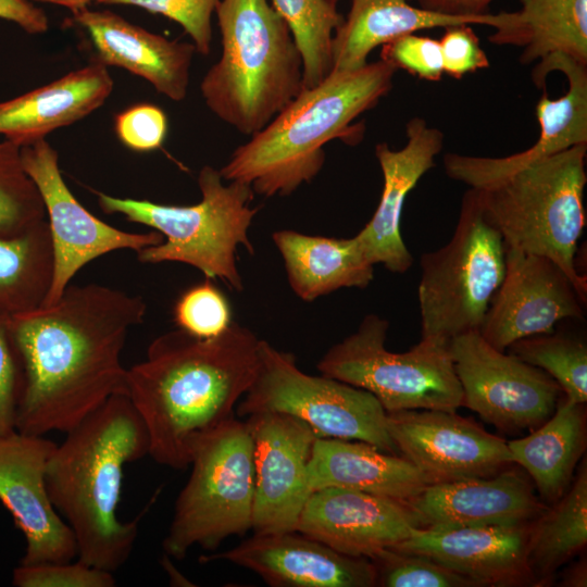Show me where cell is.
Segmentation results:
<instances>
[{
    "label": "cell",
    "mask_w": 587,
    "mask_h": 587,
    "mask_svg": "<svg viewBox=\"0 0 587 587\" xmlns=\"http://www.w3.org/2000/svg\"><path fill=\"white\" fill-rule=\"evenodd\" d=\"M146 312L140 296L87 284L70 285L57 302L12 317L24 369L16 430L66 433L125 394L122 351Z\"/></svg>",
    "instance_id": "6da1fadb"
},
{
    "label": "cell",
    "mask_w": 587,
    "mask_h": 587,
    "mask_svg": "<svg viewBox=\"0 0 587 587\" xmlns=\"http://www.w3.org/2000/svg\"><path fill=\"white\" fill-rule=\"evenodd\" d=\"M259 342L236 322L212 338L177 327L153 339L145 360L126 370L125 395L157 463L185 470L201 439L234 417L254 379Z\"/></svg>",
    "instance_id": "7a4b0ae2"
},
{
    "label": "cell",
    "mask_w": 587,
    "mask_h": 587,
    "mask_svg": "<svg viewBox=\"0 0 587 587\" xmlns=\"http://www.w3.org/2000/svg\"><path fill=\"white\" fill-rule=\"evenodd\" d=\"M146 455L148 433L125 394L111 397L55 445L47 489L75 537L77 560L112 573L128 560L139 517L124 522L117 516L123 473Z\"/></svg>",
    "instance_id": "3957f363"
},
{
    "label": "cell",
    "mask_w": 587,
    "mask_h": 587,
    "mask_svg": "<svg viewBox=\"0 0 587 587\" xmlns=\"http://www.w3.org/2000/svg\"><path fill=\"white\" fill-rule=\"evenodd\" d=\"M397 71L379 59L353 71L330 72L238 146L220 168L222 177L248 184L266 198L291 195L320 173L327 142L361 141L364 123L353 121L388 95Z\"/></svg>",
    "instance_id": "277c9868"
},
{
    "label": "cell",
    "mask_w": 587,
    "mask_h": 587,
    "mask_svg": "<svg viewBox=\"0 0 587 587\" xmlns=\"http://www.w3.org/2000/svg\"><path fill=\"white\" fill-rule=\"evenodd\" d=\"M214 12L222 53L201 95L221 121L252 136L303 89L301 54L268 0H218Z\"/></svg>",
    "instance_id": "5b68a950"
},
{
    "label": "cell",
    "mask_w": 587,
    "mask_h": 587,
    "mask_svg": "<svg viewBox=\"0 0 587 587\" xmlns=\"http://www.w3.org/2000/svg\"><path fill=\"white\" fill-rule=\"evenodd\" d=\"M200 202L168 205L149 200L117 198L96 191L99 208L107 214H121L129 222L159 232L163 241L137 251L142 263L179 262L208 278H218L232 290L243 289L236 263L238 246L249 253L254 247L248 236L259 211L251 202L254 191L248 184H224L220 170L204 165L198 175Z\"/></svg>",
    "instance_id": "8992f818"
},
{
    "label": "cell",
    "mask_w": 587,
    "mask_h": 587,
    "mask_svg": "<svg viewBox=\"0 0 587 587\" xmlns=\"http://www.w3.org/2000/svg\"><path fill=\"white\" fill-rule=\"evenodd\" d=\"M586 155L587 143L577 145L475 190L505 247L550 259L587 301V277L576 266L586 226Z\"/></svg>",
    "instance_id": "52a82bcc"
},
{
    "label": "cell",
    "mask_w": 587,
    "mask_h": 587,
    "mask_svg": "<svg viewBox=\"0 0 587 587\" xmlns=\"http://www.w3.org/2000/svg\"><path fill=\"white\" fill-rule=\"evenodd\" d=\"M422 337L446 340L480 329L505 272V243L473 188L463 195L454 233L421 257Z\"/></svg>",
    "instance_id": "ba28073f"
},
{
    "label": "cell",
    "mask_w": 587,
    "mask_h": 587,
    "mask_svg": "<svg viewBox=\"0 0 587 587\" xmlns=\"http://www.w3.org/2000/svg\"><path fill=\"white\" fill-rule=\"evenodd\" d=\"M189 466L162 542L176 560L196 546L214 550L252 528L253 442L246 421L233 417L203 437Z\"/></svg>",
    "instance_id": "9c48e42d"
},
{
    "label": "cell",
    "mask_w": 587,
    "mask_h": 587,
    "mask_svg": "<svg viewBox=\"0 0 587 587\" xmlns=\"http://www.w3.org/2000/svg\"><path fill=\"white\" fill-rule=\"evenodd\" d=\"M388 327L387 320L367 314L353 334L328 349L317 370L371 392L387 413L460 408L463 392L449 341L422 337L410 350L392 352L385 346Z\"/></svg>",
    "instance_id": "30bf717a"
},
{
    "label": "cell",
    "mask_w": 587,
    "mask_h": 587,
    "mask_svg": "<svg viewBox=\"0 0 587 587\" xmlns=\"http://www.w3.org/2000/svg\"><path fill=\"white\" fill-rule=\"evenodd\" d=\"M237 415L279 412L308 424L317 437L359 440L382 451L398 450L387 428V412L371 392L338 379L302 372L296 357L260 339L258 367L237 404Z\"/></svg>",
    "instance_id": "8fae6325"
},
{
    "label": "cell",
    "mask_w": 587,
    "mask_h": 587,
    "mask_svg": "<svg viewBox=\"0 0 587 587\" xmlns=\"http://www.w3.org/2000/svg\"><path fill=\"white\" fill-rule=\"evenodd\" d=\"M462 405L501 429H535L554 412L562 390L542 370L504 353L478 330L449 340Z\"/></svg>",
    "instance_id": "7c38bea8"
},
{
    "label": "cell",
    "mask_w": 587,
    "mask_h": 587,
    "mask_svg": "<svg viewBox=\"0 0 587 587\" xmlns=\"http://www.w3.org/2000/svg\"><path fill=\"white\" fill-rule=\"evenodd\" d=\"M21 159L41 195L51 236L53 275L42 307L57 302L78 271L95 259L122 249L137 252L163 241L157 230L124 232L86 210L65 184L58 152L46 139L22 147Z\"/></svg>",
    "instance_id": "4fadbf2b"
},
{
    "label": "cell",
    "mask_w": 587,
    "mask_h": 587,
    "mask_svg": "<svg viewBox=\"0 0 587 587\" xmlns=\"http://www.w3.org/2000/svg\"><path fill=\"white\" fill-rule=\"evenodd\" d=\"M387 428L397 450L429 485L489 477L514 463L504 439L455 411L387 413Z\"/></svg>",
    "instance_id": "5bb4252c"
},
{
    "label": "cell",
    "mask_w": 587,
    "mask_h": 587,
    "mask_svg": "<svg viewBox=\"0 0 587 587\" xmlns=\"http://www.w3.org/2000/svg\"><path fill=\"white\" fill-rule=\"evenodd\" d=\"M554 71L566 77L567 90L558 99L544 92L538 100L540 134L529 148L498 158L446 153V174L470 188L484 189L535 162L587 143V65L561 53L552 54L537 62L532 71L533 83L544 88L547 75Z\"/></svg>",
    "instance_id": "9a60e30c"
},
{
    "label": "cell",
    "mask_w": 587,
    "mask_h": 587,
    "mask_svg": "<svg viewBox=\"0 0 587 587\" xmlns=\"http://www.w3.org/2000/svg\"><path fill=\"white\" fill-rule=\"evenodd\" d=\"M253 442L254 534L296 530L312 494L309 464L317 438L303 421L279 412L248 415Z\"/></svg>",
    "instance_id": "2e32d148"
},
{
    "label": "cell",
    "mask_w": 587,
    "mask_h": 587,
    "mask_svg": "<svg viewBox=\"0 0 587 587\" xmlns=\"http://www.w3.org/2000/svg\"><path fill=\"white\" fill-rule=\"evenodd\" d=\"M584 300L550 259L505 247V272L479 333L504 351L519 339L554 332L564 320H584Z\"/></svg>",
    "instance_id": "e0dca14e"
},
{
    "label": "cell",
    "mask_w": 587,
    "mask_h": 587,
    "mask_svg": "<svg viewBox=\"0 0 587 587\" xmlns=\"http://www.w3.org/2000/svg\"><path fill=\"white\" fill-rule=\"evenodd\" d=\"M55 445L46 436L17 430L0 436V502L26 541L20 564L77 558L75 537L47 489V463Z\"/></svg>",
    "instance_id": "ac0fdd59"
},
{
    "label": "cell",
    "mask_w": 587,
    "mask_h": 587,
    "mask_svg": "<svg viewBox=\"0 0 587 587\" xmlns=\"http://www.w3.org/2000/svg\"><path fill=\"white\" fill-rule=\"evenodd\" d=\"M420 524L404 501L326 487L307 500L296 530L350 557L372 560L394 549Z\"/></svg>",
    "instance_id": "d6986e66"
},
{
    "label": "cell",
    "mask_w": 587,
    "mask_h": 587,
    "mask_svg": "<svg viewBox=\"0 0 587 587\" xmlns=\"http://www.w3.org/2000/svg\"><path fill=\"white\" fill-rule=\"evenodd\" d=\"M252 571L273 587H372L376 569L366 558L342 554L297 530L254 534L236 547L201 555Z\"/></svg>",
    "instance_id": "ffe728a7"
},
{
    "label": "cell",
    "mask_w": 587,
    "mask_h": 587,
    "mask_svg": "<svg viewBox=\"0 0 587 587\" xmlns=\"http://www.w3.org/2000/svg\"><path fill=\"white\" fill-rule=\"evenodd\" d=\"M407 142L391 149L386 142L375 147V157L383 174V191L378 205L364 227L355 235L369 260L383 264L392 273H405L413 257L401 235V215L405 199L424 174L435 166V158L444 148L445 135L420 116L405 125Z\"/></svg>",
    "instance_id": "44dd1931"
},
{
    "label": "cell",
    "mask_w": 587,
    "mask_h": 587,
    "mask_svg": "<svg viewBox=\"0 0 587 587\" xmlns=\"http://www.w3.org/2000/svg\"><path fill=\"white\" fill-rule=\"evenodd\" d=\"M530 523L414 527L394 549L427 557L477 586H512L535 578L528 564Z\"/></svg>",
    "instance_id": "7402d4cb"
},
{
    "label": "cell",
    "mask_w": 587,
    "mask_h": 587,
    "mask_svg": "<svg viewBox=\"0 0 587 587\" xmlns=\"http://www.w3.org/2000/svg\"><path fill=\"white\" fill-rule=\"evenodd\" d=\"M420 527L514 525L534 522L548 507L521 471L428 485L404 501Z\"/></svg>",
    "instance_id": "603a6c76"
},
{
    "label": "cell",
    "mask_w": 587,
    "mask_h": 587,
    "mask_svg": "<svg viewBox=\"0 0 587 587\" xmlns=\"http://www.w3.org/2000/svg\"><path fill=\"white\" fill-rule=\"evenodd\" d=\"M73 21L89 34L96 61L145 78L173 101L186 98L193 43L150 33L108 10L84 9L73 13Z\"/></svg>",
    "instance_id": "cb8c5ba5"
},
{
    "label": "cell",
    "mask_w": 587,
    "mask_h": 587,
    "mask_svg": "<svg viewBox=\"0 0 587 587\" xmlns=\"http://www.w3.org/2000/svg\"><path fill=\"white\" fill-rule=\"evenodd\" d=\"M113 85L108 66L93 60L42 87L1 101L0 135L21 148L46 139L99 109Z\"/></svg>",
    "instance_id": "d4e9b609"
},
{
    "label": "cell",
    "mask_w": 587,
    "mask_h": 587,
    "mask_svg": "<svg viewBox=\"0 0 587 587\" xmlns=\"http://www.w3.org/2000/svg\"><path fill=\"white\" fill-rule=\"evenodd\" d=\"M312 492L326 487L364 491L408 501L428 485L404 457L364 441L317 437L309 464Z\"/></svg>",
    "instance_id": "484cf974"
},
{
    "label": "cell",
    "mask_w": 587,
    "mask_h": 587,
    "mask_svg": "<svg viewBox=\"0 0 587 587\" xmlns=\"http://www.w3.org/2000/svg\"><path fill=\"white\" fill-rule=\"evenodd\" d=\"M503 21L504 11L478 16H455L414 7L408 0H351L348 15L333 37L332 72L362 67L375 48L417 30L460 24L484 25L496 29Z\"/></svg>",
    "instance_id": "4316f807"
},
{
    "label": "cell",
    "mask_w": 587,
    "mask_h": 587,
    "mask_svg": "<svg viewBox=\"0 0 587 587\" xmlns=\"http://www.w3.org/2000/svg\"><path fill=\"white\" fill-rule=\"evenodd\" d=\"M272 239L290 288L304 301L340 288H365L374 278V264L357 236L334 238L283 229L274 232Z\"/></svg>",
    "instance_id": "83f0119b"
},
{
    "label": "cell",
    "mask_w": 587,
    "mask_h": 587,
    "mask_svg": "<svg viewBox=\"0 0 587 587\" xmlns=\"http://www.w3.org/2000/svg\"><path fill=\"white\" fill-rule=\"evenodd\" d=\"M488 40L522 49L524 65L561 53L587 65V0H520Z\"/></svg>",
    "instance_id": "f1b7e54d"
},
{
    "label": "cell",
    "mask_w": 587,
    "mask_h": 587,
    "mask_svg": "<svg viewBox=\"0 0 587 587\" xmlns=\"http://www.w3.org/2000/svg\"><path fill=\"white\" fill-rule=\"evenodd\" d=\"M513 462L532 477L547 501L559 500L572 482L586 446L584 404L559 400L552 415L530 435L507 441Z\"/></svg>",
    "instance_id": "f546056e"
},
{
    "label": "cell",
    "mask_w": 587,
    "mask_h": 587,
    "mask_svg": "<svg viewBox=\"0 0 587 587\" xmlns=\"http://www.w3.org/2000/svg\"><path fill=\"white\" fill-rule=\"evenodd\" d=\"M52 275L47 220L23 235L0 237V314L14 317L41 308Z\"/></svg>",
    "instance_id": "4dcf8cb0"
},
{
    "label": "cell",
    "mask_w": 587,
    "mask_h": 587,
    "mask_svg": "<svg viewBox=\"0 0 587 587\" xmlns=\"http://www.w3.org/2000/svg\"><path fill=\"white\" fill-rule=\"evenodd\" d=\"M529 526L528 564L534 578L548 579L587 542V467L582 464L573 485Z\"/></svg>",
    "instance_id": "1f68e13d"
},
{
    "label": "cell",
    "mask_w": 587,
    "mask_h": 587,
    "mask_svg": "<svg viewBox=\"0 0 587 587\" xmlns=\"http://www.w3.org/2000/svg\"><path fill=\"white\" fill-rule=\"evenodd\" d=\"M287 23L302 59V86L322 83L333 68V37L344 21L326 0H272Z\"/></svg>",
    "instance_id": "d6a6232c"
},
{
    "label": "cell",
    "mask_w": 587,
    "mask_h": 587,
    "mask_svg": "<svg viewBox=\"0 0 587 587\" xmlns=\"http://www.w3.org/2000/svg\"><path fill=\"white\" fill-rule=\"evenodd\" d=\"M508 350L551 376L566 399L586 403L587 346L582 338L552 332L519 339Z\"/></svg>",
    "instance_id": "836d02e7"
},
{
    "label": "cell",
    "mask_w": 587,
    "mask_h": 587,
    "mask_svg": "<svg viewBox=\"0 0 587 587\" xmlns=\"http://www.w3.org/2000/svg\"><path fill=\"white\" fill-rule=\"evenodd\" d=\"M47 220L41 195L26 173L21 147L0 142V237L23 235Z\"/></svg>",
    "instance_id": "e575fe53"
},
{
    "label": "cell",
    "mask_w": 587,
    "mask_h": 587,
    "mask_svg": "<svg viewBox=\"0 0 587 587\" xmlns=\"http://www.w3.org/2000/svg\"><path fill=\"white\" fill-rule=\"evenodd\" d=\"M376 569V586L385 587H474L472 579L411 552L386 549L372 560Z\"/></svg>",
    "instance_id": "d590c367"
},
{
    "label": "cell",
    "mask_w": 587,
    "mask_h": 587,
    "mask_svg": "<svg viewBox=\"0 0 587 587\" xmlns=\"http://www.w3.org/2000/svg\"><path fill=\"white\" fill-rule=\"evenodd\" d=\"M173 315L178 328L199 338L216 337L233 322L226 297L209 279L184 291Z\"/></svg>",
    "instance_id": "8d00e7d4"
},
{
    "label": "cell",
    "mask_w": 587,
    "mask_h": 587,
    "mask_svg": "<svg viewBox=\"0 0 587 587\" xmlns=\"http://www.w3.org/2000/svg\"><path fill=\"white\" fill-rule=\"evenodd\" d=\"M16 587H114L112 572L88 565L76 559L68 562L20 564L13 570Z\"/></svg>",
    "instance_id": "74e56055"
},
{
    "label": "cell",
    "mask_w": 587,
    "mask_h": 587,
    "mask_svg": "<svg viewBox=\"0 0 587 587\" xmlns=\"http://www.w3.org/2000/svg\"><path fill=\"white\" fill-rule=\"evenodd\" d=\"M101 4L135 5L153 14H161L176 23L192 39L196 52L211 51V17L218 0H96Z\"/></svg>",
    "instance_id": "f35d334b"
},
{
    "label": "cell",
    "mask_w": 587,
    "mask_h": 587,
    "mask_svg": "<svg viewBox=\"0 0 587 587\" xmlns=\"http://www.w3.org/2000/svg\"><path fill=\"white\" fill-rule=\"evenodd\" d=\"M24 369L12 329V317L0 314V436L16 430Z\"/></svg>",
    "instance_id": "ab89813d"
},
{
    "label": "cell",
    "mask_w": 587,
    "mask_h": 587,
    "mask_svg": "<svg viewBox=\"0 0 587 587\" xmlns=\"http://www.w3.org/2000/svg\"><path fill=\"white\" fill-rule=\"evenodd\" d=\"M380 60L428 82L440 80L444 74L439 40L408 34L382 46Z\"/></svg>",
    "instance_id": "60d3db41"
},
{
    "label": "cell",
    "mask_w": 587,
    "mask_h": 587,
    "mask_svg": "<svg viewBox=\"0 0 587 587\" xmlns=\"http://www.w3.org/2000/svg\"><path fill=\"white\" fill-rule=\"evenodd\" d=\"M115 133L129 149L152 151L162 146L167 133L164 111L149 103L133 105L115 116Z\"/></svg>",
    "instance_id": "b9f144b4"
},
{
    "label": "cell",
    "mask_w": 587,
    "mask_h": 587,
    "mask_svg": "<svg viewBox=\"0 0 587 587\" xmlns=\"http://www.w3.org/2000/svg\"><path fill=\"white\" fill-rule=\"evenodd\" d=\"M439 45L442 54L444 74L461 79L464 75L487 68L489 60L480 46L478 36L470 24L448 26Z\"/></svg>",
    "instance_id": "7bdbcfd3"
},
{
    "label": "cell",
    "mask_w": 587,
    "mask_h": 587,
    "mask_svg": "<svg viewBox=\"0 0 587 587\" xmlns=\"http://www.w3.org/2000/svg\"><path fill=\"white\" fill-rule=\"evenodd\" d=\"M0 18L13 22L34 35L46 33L49 27L43 10L29 0H0Z\"/></svg>",
    "instance_id": "ee69618b"
},
{
    "label": "cell",
    "mask_w": 587,
    "mask_h": 587,
    "mask_svg": "<svg viewBox=\"0 0 587 587\" xmlns=\"http://www.w3.org/2000/svg\"><path fill=\"white\" fill-rule=\"evenodd\" d=\"M421 8L446 15L478 16L489 13L494 0H416Z\"/></svg>",
    "instance_id": "f6af8a7d"
},
{
    "label": "cell",
    "mask_w": 587,
    "mask_h": 587,
    "mask_svg": "<svg viewBox=\"0 0 587 587\" xmlns=\"http://www.w3.org/2000/svg\"><path fill=\"white\" fill-rule=\"evenodd\" d=\"M586 577V563L580 562L569 571L562 583L565 586L585 587L587 585Z\"/></svg>",
    "instance_id": "bcb514c9"
},
{
    "label": "cell",
    "mask_w": 587,
    "mask_h": 587,
    "mask_svg": "<svg viewBox=\"0 0 587 587\" xmlns=\"http://www.w3.org/2000/svg\"><path fill=\"white\" fill-rule=\"evenodd\" d=\"M37 2L51 3L70 9L73 13L87 9V5L96 0H29Z\"/></svg>",
    "instance_id": "7dc6e473"
},
{
    "label": "cell",
    "mask_w": 587,
    "mask_h": 587,
    "mask_svg": "<svg viewBox=\"0 0 587 587\" xmlns=\"http://www.w3.org/2000/svg\"><path fill=\"white\" fill-rule=\"evenodd\" d=\"M330 5L337 8L340 0H326Z\"/></svg>",
    "instance_id": "c3c4849f"
}]
</instances>
